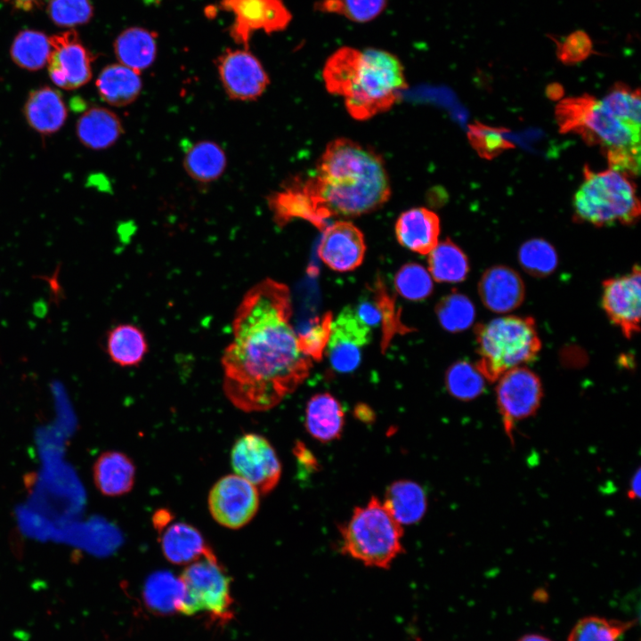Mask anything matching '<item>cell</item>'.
I'll return each instance as SVG.
<instances>
[{
	"label": "cell",
	"mask_w": 641,
	"mask_h": 641,
	"mask_svg": "<svg viewBox=\"0 0 641 641\" xmlns=\"http://www.w3.org/2000/svg\"><path fill=\"white\" fill-rule=\"evenodd\" d=\"M28 125L42 134H52L64 125L68 111L61 94L45 86L31 92L24 105Z\"/></svg>",
	"instance_id": "603a6c76"
},
{
	"label": "cell",
	"mask_w": 641,
	"mask_h": 641,
	"mask_svg": "<svg viewBox=\"0 0 641 641\" xmlns=\"http://www.w3.org/2000/svg\"><path fill=\"white\" fill-rule=\"evenodd\" d=\"M505 129L488 126L476 122L469 126L468 139L482 158L491 159L514 145L504 137Z\"/></svg>",
	"instance_id": "b9f144b4"
},
{
	"label": "cell",
	"mask_w": 641,
	"mask_h": 641,
	"mask_svg": "<svg viewBox=\"0 0 641 641\" xmlns=\"http://www.w3.org/2000/svg\"><path fill=\"white\" fill-rule=\"evenodd\" d=\"M52 52L47 62L50 78L57 86L73 90L92 77L93 55L80 41L75 30H67L49 37Z\"/></svg>",
	"instance_id": "5bb4252c"
},
{
	"label": "cell",
	"mask_w": 641,
	"mask_h": 641,
	"mask_svg": "<svg viewBox=\"0 0 641 641\" xmlns=\"http://www.w3.org/2000/svg\"><path fill=\"white\" fill-rule=\"evenodd\" d=\"M398 242L404 247L428 255L438 244L440 220L437 215L425 207H414L403 212L395 223Z\"/></svg>",
	"instance_id": "ffe728a7"
},
{
	"label": "cell",
	"mask_w": 641,
	"mask_h": 641,
	"mask_svg": "<svg viewBox=\"0 0 641 641\" xmlns=\"http://www.w3.org/2000/svg\"><path fill=\"white\" fill-rule=\"evenodd\" d=\"M157 52V35L144 28H126L114 42V53L119 63L138 72L153 64Z\"/></svg>",
	"instance_id": "4316f807"
},
{
	"label": "cell",
	"mask_w": 641,
	"mask_h": 641,
	"mask_svg": "<svg viewBox=\"0 0 641 641\" xmlns=\"http://www.w3.org/2000/svg\"><path fill=\"white\" fill-rule=\"evenodd\" d=\"M106 349L114 363L121 367H134L145 357L148 343L141 329L133 324L123 323L109 330Z\"/></svg>",
	"instance_id": "4dcf8cb0"
},
{
	"label": "cell",
	"mask_w": 641,
	"mask_h": 641,
	"mask_svg": "<svg viewBox=\"0 0 641 641\" xmlns=\"http://www.w3.org/2000/svg\"><path fill=\"white\" fill-rule=\"evenodd\" d=\"M184 598L180 613H205L218 625L233 617L231 580L213 552L186 565L180 575Z\"/></svg>",
	"instance_id": "ba28073f"
},
{
	"label": "cell",
	"mask_w": 641,
	"mask_h": 641,
	"mask_svg": "<svg viewBox=\"0 0 641 641\" xmlns=\"http://www.w3.org/2000/svg\"><path fill=\"white\" fill-rule=\"evenodd\" d=\"M358 316L370 328H382L381 348L385 350L395 334L412 329L403 325L395 301L378 277L354 308Z\"/></svg>",
	"instance_id": "ac0fdd59"
},
{
	"label": "cell",
	"mask_w": 641,
	"mask_h": 641,
	"mask_svg": "<svg viewBox=\"0 0 641 641\" xmlns=\"http://www.w3.org/2000/svg\"><path fill=\"white\" fill-rule=\"evenodd\" d=\"M386 5L387 0H318L313 9L343 16L353 22L366 23L378 17Z\"/></svg>",
	"instance_id": "8d00e7d4"
},
{
	"label": "cell",
	"mask_w": 641,
	"mask_h": 641,
	"mask_svg": "<svg viewBox=\"0 0 641 641\" xmlns=\"http://www.w3.org/2000/svg\"><path fill=\"white\" fill-rule=\"evenodd\" d=\"M640 280V269L634 265L629 273L603 282L602 306L627 338L639 331Z\"/></svg>",
	"instance_id": "2e32d148"
},
{
	"label": "cell",
	"mask_w": 641,
	"mask_h": 641,
	"mask_svg": "<svg viewBox=\"0 0 641 641\" xmlns=\"http://www.w3.org/2000/svg\"><path fill=\"white\" fill-rule=\"evenodd\" d=\"M561 133H575L604 150L611 169L635 175L640 170V130L612 114L589 94L570 97L556 107Z\"/></svg>",
	"instance_id": "277c9868"
},
{
	"label": "cell",
	"mask_w": 641,
	"mask_h": 641,
	"mask_svg": "<svg viewBox=\"0 0 641 641\" xmlns=\"http://www.w3.org/2000/svg\"><path fill=\"white\" fill-rule=\"evenodd\" d=\"M365 251L364 236L352 223L337 221L322 230L318 255L331 270L353 271L362 264Z\"/></svg>",
	"instance_id": "e0dca14e"
},
{
	"label": "cell",
	"mask_w": 641,
	"mask_h": 641,
	"mask_svg": "<svg viewBox=\"0 0 641 641\" xmlns=\"http://www.w3.org/2000/svg\"><path fill=\"white\" fill-rule=\"evenodd\" d=\"M516 641H553L548 637L539 633H529L523 635Z\"/></svg>",
	"instance_id": "681fc988"
},
{
	"label": "cell",
	"mask_w": 641,
	"mask_h": 641,
	"mask_svg": "<svg viewBox=\"0 0 641 641\" xmlns=\"http://www.w3.org/2000/svg\"><path fill=\"white\" fill-rule=\"evenodd\" d=\"M12 7L17 10L23 12H30L39 7H42L45 4H48L50 0H5Z\"/></svg>",
	"instance_id": "bcb514c9"
},
{
	"label": "cell",
	"mask_w": 641,
	"mask_h": 641,
	"mask_svg": "<svg viewBox=\"0 0 641 641\" xmlns=\"http://www.w3.org/2000/svg\"><path fill=\"white\" fill-rule=\"evenodd\" d=\"M640 469L638 468L634 475H632L629 485V491L628 496L631 499H635L639 498L640 495Z\"/></svg>",
	"instance_id": "c3c4849f"
},
{
	"label": "cell",
	"mask_w": 641,
	"mask_h": 641,
	"mask_svg": "<svg viewBox=\"0 0 641 641\" xmlns=\"http://www.w3.org/2000/svg\"><path fill=\"white\" fill-rule=\"evenodd\" d=\"M556 47L558 60L567 65L576 64L590 56L593 52V43L583 30H575L561 40L549 35Z\"/></svg>",
	"instance_id": "f6af8a7d"
},
{
	"label": "cell",
	"mask_w": 641,
	"mask_h": 641,
	"mask_svg": "<svg viewBox=\"0 0 641 641\" xmlns=\"http://www.w3.org/2000/svg\"><path fill=\"white\" fill-rule=\"evenodd\" d=\"M135 467L123 452L109 450L101 453L93 467V479L103 495L118 497L129 492L134 483Z\"/></svg>",
	"instance_id": "44dd1931"
},
{
	"label": "cell",
	"mask_w": 641,
	"mask_h": 641,
	"mask_svg": "<svg viewBox=\"0 0 641 641\" xmlns=\"http://www.w3.org/2000/svg\"><path fill=\"white\" fill-rule=\"evenodd\" d=\"M294 449L295 455L298 458L300 463L314 468V467L316 466L315 458L312 455V453L305 449L304 444L298 442Z\"/></svg>",
	"instance_id": "7dc6e473"
},
{
	"label": "cell",
	"mask_w": 641,
	"mask_h": 641,
	"mask_svg": "<svg viewBox=\"0 0 641 641\" xmlns=\"http://www.w3.org/2000/svg\"><path fill=\"white\" fill-rule=\"evenodd\" d=\"M427 262L431 277L438 282L463 281L469 272L467 256L449 239L438 242L428 254Z\"/></svg>",
	"instance_id": "d6a6232c"
},
{
	"label": "cell",
	"mask_w": 641,
	"mask_h": 641,
	"mask_svg": "<svg viewBox=\"0 0 641 641\" xmlns=\"http://www.w3.org/2000/svg\"><path fill=\"white\" fill-rule=\"evenodd\" d=\"M259 492L242 477L233 474L220 478L208 494V509L215 522L229 529L248 523L259 507Z\"/></svg>",
	"instance_id": "7c38bea8"
},
{
	"label": "cell",
	"mask_w": 641,
	"mask_h": 641,
	"mask_svg": "<svg viewBox=\"0 0 641 641\" xmlns=\"http://www.w3.org/2000/svg\"><path fill=\"white\" fill-rule=\"evenodd\" d=\"M123 126L119 118L110 110L93 107L85 110L77 123L79 141L92 150H105L121 136Z\"/></svg>",
	"instance_id": "d4e9b609"
},
{
	"label": "cell",
	"mask_w": 641,
	"mask_h": 641,
	"mask_svg": "<svg viewBox=\"0 0 641 641\" xmlns=\"http://www.w3.org/2000/svg\"><path fill=\"white\" fill-rule=\"evenodd\" d=\"M339 531L342 552L367 566L387 569L403 551L402 525L376 497L355 507Z\"/></svg>",
	"instance_id": "8992f818"
},
{
	"label": "cell",
	"mask_w": 641,
	"mask_h": 641,
	"mask_svg": "<svg viewBox=\"0 0 641 641\" xmlns=\"http://www.w3.org/2000/svg\"><path fill=\"white\" fill-rule=\"evenodd\" d=\"M47 13L60 27H74L88 22L93 15L91 0H50Z\"/></svg>",
	"instance_id": "7bdbcfd3"
},
{
	"label": "cell",
	"mask_w": 641,
	"mask_h": 641,
	"mask_svg": "<svg viewBox=\"0 0 641 641\" xmlns=\"http://www.w3.org/2000/svg\"><path fill=\"white\" fill-rule=\"evenodd\" d=\"M448 392L454 398L471 401L482 394L485 387V378L475 365L459 361L450 365L445 375Z\"/></svg>",
	"instance_id": "d590c367"
},
{
	"label": "cell",
	"mask_w": 641,
	"mask_h": 641,
	"mask_svg": "<svg viewBox=\"0 0 641 641\" xmlns=\"http://www.w3.org/2000/svg\"><path fill=\"white\" fill-rule=\"evenodd\" d=\"M640 90L618 82L601 100L604 107L620 120L640 130Z\"/></svg>",
	"instance_id": "f35d334b"
},
{
	"label": "cell",
	"mask_w": 641,
	"mask_h": 641,
	"mask_svg": "<svg viewBox=\"0 0 641 641\" xmlns=\"http://www.w3.org/2000/svg\"><path fill=\"white\" fill-rule=\"evenodd\" d=\"M183 166L186 173L193 180L211 183L223 174L227 166L226 154L216 142H198L186 150Z\"/></svg>",
	"instance_id": "1f68e13d"
},
{
	"label": "cell",
	"mask_w": 641,
	"mask_h": 641,
	"mask_svg": "<svg viewBox=\"0 0 641 641\" xmlns=\"http://www.w3.org/2000/svg\"><path fill=\"white\" fill-rule=\"evenodd\" d=\"M345 412L341 403L330 394H316L308 401L305 410V428L320 442L338 439L343 432Z\"/></svg>",
	"instance_id": "7402d4cb"
},
{
	"label": "cell",
	"mask_w": 641,
	"mask_h": 641,
	"mask_svg": "<svg viewBox=\"0 0 641 641\" xmlns=\"http://www.w3.org/2000/svg\"><path fill=\"white\" fill-rule=\"evenodd\" d=\"M322 77L327 90L342 96L347 111L357 120L388 110L407 87L400 60L377 48H338L328 58Z\"/></svg>",
	"instance_id": "3957f363"
},
{
	"label": "cell",
	"mask_w": 641,
	"mask_h": 641,
	"mask_svg": "<svg viewBox=\"0 0 641 641\" xmlns=\"http://www.w3.org/2000/svg\"><path fill=\"white\" fill-rule=\"evenodd\" d=\"M479 360L475 367L490 382L535 359L541 348L531 317L503 316L475 328Z\"/></svg>",
	"instance_id": "5b68a950"
},
{
	"label": "cell",
	"mask_w": 641,
	"mask_h": 641,
	"mask_svg": "<svg viewBox=\"0 0 641 641\" xmlns=\"http://www.w3.org/2000/svg\"><path fill=\"white\" fill-rule=\"evenodd\" d=\"M219 6L233 15L230 36L245 49H249L256 31L280 32L292 20V13L283 0H220Z\"/></svg>",
	"instance_id": "30bf717a"
},
{
	"label": "cell",
	"mask_w": 641,
	"mask_h": 641,
	"mask_svg": "<svg viewBox=\"0 0 641 641\" xmlns=\"http://www.w3.org/2000/svg\"><path fill=\"white\" fill-rule=\"evenodd\" d=\"M478 294L489 310L507 313L521 305L525 288L515 270L506 265H494L483 273L478 282Z\"/></svg>",
	"instance_id": "d6986e66"
},
{
	"label": "cell",
	"mask_w": 641,
	"mask_h": 641,
	"mask_svg": "<svg viewBox=\"0 0 641 641\" xmlns=\"http://www.w3.org/2000/svg\"><path fill=\"white\" fill-rule=\"evenodd\" d=\"M52 45L50 38L43 32L25 29L17 34L10 50L16 65L36 71L47 65Z\"/></svg>",
	"instance_id": "836d02e7"
},
{
	"label": "cell",
	"mask_w": 641,
	"mask_h": 641,
	"mask_svg": "<svg viewBox=\"0 0 641 641\" xmlns=\"http://www.w3.org/2000/svg\"><path fill=\"white\" fill-rule=\"evenodd\" d=\"M496 400L503 427L511 442L515 424L540 408L543 389L540 377L526 367L505 372L498 380Z\"/></svg>",
	"instance_id": "9c48e42d"
},
{
	"label": "cell",
	"mask_w": 641,
	"mask_h": 641,
	"mask_svg": "<svg viewBox=\"0 0 641 641\" xmlns=\"http://www.w3.org/2000/svg\"><path fill=\"white\" fill-rule=\"evenodd\" d=\"M396 291L403 298L420 301L428 297L434 288L428 271L417 263L402 265L394 276Z\"/></svg>",
	"instance_id": "60d3db41"
},
{
	"label": "cell",
	"mask_w": 641,
	"mask_h": 641,
	"mask_svg": "<svg viewBox=\"0 0 641 641\" xmlns=\"http://www.w3.org/2000/svg\"><path fill=\"white\" fill-rule=\"evenodd\" d=\"M634 621L611 620L597 615L580 619L570 630L567 641H620Z\"/></svg>",
	"instance_id": "e575fe53"
},
{
	"label": "cell",
	"mask_w": 641,
	"mask_h": 641,
	"mask_svg": "<svg viewBox=\"0 0 641 641\" xmlns=\"http://www.w3.org/2000/svg\"><path fill=\"white\" fill-rule=\"evenodd\" d=\"M216 68L222 85L232 100H256L270 84L264 68L249 49H226L217 58Z\"/></svg>",
	"instance_id": "4fadbf2b"
},
{
	"label": "cell",
	"mask_w": 641,
	"mask_h": 641,
	"mask_svg": "<svg viewBox=\"0 0 641 641\" xmlns=\"http://www.w3.org/2000/svg\"><path fill=\"white\" fill-rule=\"evenodd\" d=\"M370 337L371 329L353 306H345L332 321L325 350L332 368L340 373L353 371L360 365L362 349Z\"/></svg>",
	"instance_id": "9a60e30c"
},
{
	"label": "cell",
	"mask_w": 641,
	"mask_h": 641,
	"mask_svg": "<svg viewBox=\"0 0 641 641\" xmlns=\"http://www.w3.org/2000/svg\"><path fill=\"white\" fill-rule=\"evenodd\" d=\"M522 267L532 276L546 277L557 266V255L554 247L542 239L524 242L519 249Z\"/></svg>",
	"instance_id": "ab89813d"
},
{
	"label": "cell",
	"mask_w": 641,
	"mask_h": 641,
	"mask_svg": "<svg viewBox=\"0 0 641 641\" xmlns=\"http://www.w3.org/2000/svg\"><path fill=\"white\" fill-rule=\"evenodd\" d=\"M435 313L441 326L455 333L471 326L475 320V310L467 296L458 292H452L439 301Z\"/></svg>",
	"instance_id": "74e56055"
},
{
	"label": "cell",
	"mask_w": 641,
	"mask_h": 641,
	"mask_svg": "<svg viewBox=\"0 0 641 641\" xmlns=\"http://www.w3.org/2000/svg\"><path fill=\"white\" fill-rule=\"evenodd\" d=\"M291 315L289 289L276 280L265 279L244 296L222 358L223 391L239 410H268L308 377L312 361L299 349Z\"/></svg>",
	"instance_id": "6da1fadb"
},
{
	"label": "cell",
	"mask_w": 641,
	"mask_h": 641,
	"mask_svg": "<svg viewBox=\"0 0 641 641\" xmlns=\"http://www.w3.org/2000/svg\"><path fill=\"white\" fill-rule=\"evenodd\" d=\"M333 315L330 312L317 318L304 333L297 336L300 351L310 359L320 361L322 359L331 331Z\"/></svg>",
	"instance_id": "ee69618b"
},
{
	"label": "cell",
	"mask_w": 641,
	"mask_h": 641,
	"mask_svg": "<svg viewBox=\"0 0 641 641\" xmlns=\"http://www.w3.org/2000/svg\"><path fill=\"white\" fill-rule=\"evenodd\" d=\"M96 87L105 102L115 107H124L138 98L142 82L140 72L120 63L110 64L101 71Z\"/></svg>",
	"instance_id": "484cf974"
},
{
	"label": "cell",
	"mask_w": 641,
	"mask_h": 641,
	"mask_svg": "<svg viewBox=\"0 0 641 641\" xmlns=\"http://www.w3.org/2000/svg\"><path fill=\"white\" fill-rule=\"evenodd\" d=\"M274 221L280 226L286 225L295 218L310 222L323 230L327 225L317 216L311 200L303 189L302 182L295 180L283 190L272 194L268 199Z\"/></svg>",
	"instance_id": "83f0119b"
},
{
	"label": "cell",
	"mask_w": 641,
	"mask_h": 641,
	"mask_svg": "<svg viewBox=\"0 0 641 641\" xmlns=\"http://www.w3.org/2000/svg\"><path fill=\"white\" fill-rule=\"evenodd\" d=\"M231 463L234 474L266 494L278 484L281 466L269 441L257 434H246L233 444Z\"/></svg>",
	"instance_id": "8fae6325"
},
{
	"label": "cell",
	"mask_w": 641,
	"mask_h": 641,
	"mask_svg": "<svg viewBox=\"0 0 641 641\" xmlns=\"http://www.w3.org/2000/svg\"><path fill=\"white\" fill-rule=\"evenodd\" d=\"M302 182V181H301ZM302 186L319 219L373 212L390 198L384 161L374 150L347 138L330 142L313 175Z\"/></svg>",
	"instance_id": "7a4b0ae2"
},
{
	"label": "cell",
	"mask_w": 641,
	"mask_h": 641,
	"mask_svg": "<svg viewBox=\"0 0 641 641\" xmlns=\"http://www.w3.org/2000/svg\"><path fill=\"white\" fill-rule=\"evenodd\" d=\"M164 556L174 564L187 565L213 552L200 531L192 525L177 522L165 529L160 536Z\"/></svg>",
	"instance_id": "cb8c5ba5"
},
{
	"label": "cell",
	"mask_w": 641,
	"mask_h": 641,
	"mask_svg": "<svg viewBox=\"0 0 641 641\" xmlns=\"http://www.w3.org/2000/svg\"><path fill=\"white\" fill-rule=\"evenodd\" d=\"M384 504L402 525L420 521L427 508V498L423 488L410 480H398L386 490Z\"/></svg>",
	"instance_id": "f1b7e54d"
},
{
	"label": "cell",
	"mask_w": 641,
	"mask_h": 641,
	"mask_svg": "<svg viewBox=\"0 0 641 641\" xmlns=\"http://www.w3.org/2000/svg\"><path fill=\"white\" fill-rule=\"evenodd\" d=\"M142 596L146 606L157 614L180 613L184 588L180 577L166 571L152 573L145 581Z\"/></svg>",
	"instance_id": "f546056e"
},
{
	"label": "cell",
	"mask_w": 641,
	"mask_h": 641,
	"mask_svg": "<svg viewBox=\"0 0 641 641\" xmlns=\"http://www.w3.org/2000/svg\"><path fill=\"white\" fill-rule=\"evenodd\" d=\"M629 175L611 169L584 168V180L573 197L577 219L596 226L631 224L640 215L636 186Z\"/></svg>",
	"instance_id": "52a82bcc"
}]
</instances>
